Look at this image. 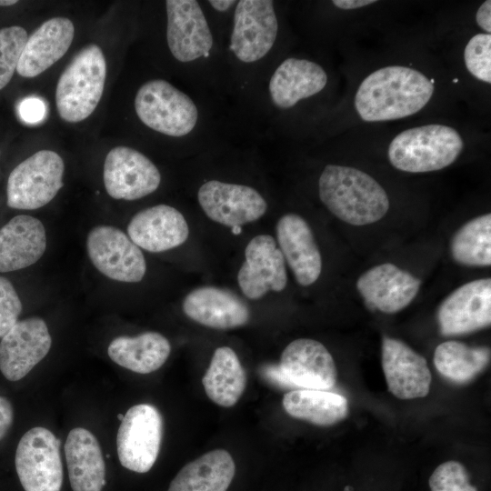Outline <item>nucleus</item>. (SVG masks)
<instances>
[{
  "label": "nucleus",
  "mask_w": 491,
  "mask_h": 491,
  "mask_svg": "<svg viewBox=\"0 0 491 491\" xmlns=\"http://www.w3.org/2000/svg\"><path fill=\"white\" fill-rule=\"evenodd\" d=\"M434 79L416 69L388 65L368 75L355 95V108L366 122L396 120L416 114L434 94Z\"/></svg>",
  "instance_id": "f257e3e1"
},
{
  "label": "nucleus",
  "mask_w": 491,
  "mask_h": 491,
  "mask_svg": "<svg viewBox=\"0 0 491 491\" xmlns=\"http://www.w3.org/2000/svg\"><path fill=\"white\" fill-rule=\"evenodd\" d=\"M318 193L334 215L353 225L376 223L389 208L387 194L376 180L351 166L327 165L318 180Z\"/></svg>",
  "instance_id": "f03ea898"
},
{
  "label": "nucleus",
  "mask_w": 491,
  "mask_h": 491,
  "mask_svg": "<svg viewBox=\"0 0 491 491\" xmlns=\"http://www.w3.org/2000/svg\"><path fill=\"white\" fill-rule=\"evenodd\" d=\"M463 148L464 141L455 128L431 124L399 133L391 141L387 155L398 170L425 173L450 165Z\"/></svg>",
  "instance_id": "7ed1b4c3"
},
{
  "label": "nucleus",
  "mask_w": 491,
  "mask_h": 491,
  "mask_svg": "<svg viewBox=\"0 0 491 491\" xmlns=\"http://www.w3.org/2000/svg\"><path fill=\"white\" fill-rule=\"evenodd\" d=\"M106 63L101 48L94 44L82 48L60 75L55 103L62 119L77 123L96 108L105 87Z\"/></svg>",
  "instance_id": "20e7f679"
},
{
  "label": "nucleus",
  "mask_w": 491,
  "mask_h": 491,
  "mask_svg": "<svg viewBox=\"0 0 491 491\" xmlns=\"http://www.w3.org/2000/svg\"><path fill=\"white\" fill-rule=\"evenodd\" d=\"M135 109L146 126L173 137L190 134L198 120L192 98L163 79H153L140 86Z\"/></svg>",
  "instance_id": "39448f33"
},
{
  "label": "nucleus",
  "mask_w": 491,
  "mask_h": 491,
  "mask_svg": "<svg viewBox=\"0 0 491 491\" xmlns=\"http://www.w3.org/2000/svg\"><path fill=\"white\" fill-rule=\"evenodd\" d=\"M65 164L52 150H40L10 173L7 180V205L34 210L47 205L63 187Z\"/></svg>",
  "instance_id": "423d86ee"
},
{
  "label": "nucleus",
  "mask_w": 491,
  "mask_h": 491,
  "mask_svg": "<svg viewBox=\"0 0 491 491\" xmlns=\"http://www.w3.org/2000/svg\"><path fill=\"white\" fill-rule=\"evenodd\" d=\"M163 437V418L149 404L130 407L118 428L117 455L121 465L136 473L148 472L156 461Z\"/></svg>",
  "instance_id": "0eeeda50"
},
{
  "label": "nucleus",
  "mask_w": 491,
  "mask_h": 491,
  "mask_svg": "<svg viewBox=\"0 0 491 491\" xmlns=\"http://www.w3.org/2000/svg\"><path fill=\"white\" fill-rule=\"evenodd\" d=\"M60 441L47 428L36 426L20 439L15 469L25 491H60L63 466Z\"/></svg>",
  "instance_id": "6e6552de"
},
{
  "label": "nucleus",
  "mask_w": 491,
  "mask_h": 491,
  "mask_svg": "<svg viewBox=\"0 0 491 491\" xmlns=\"http://www.w3.org/2000/svg\"><path fill=\"white\" fill-rule=\"evenodd\" d=\"M86 251L94 266L112 280L137 283L145 275L146 263L141 249L115 226L93 227L86 237Z\"/></svg>",
  "instance_id": "1a4fd4ad"
},
{
  "label": "nucleus",
  "mask_w": 491,
  "mask_h": 491,
  "mask_svg": "<svg viewBox=\"0 0 491 491\" xmlns=\"http://www.w3.org/2000/svg\"><path fill=\"white\" fill-rule=\"evenodd\" d=\"M278 22L271 0H240L234 13L230 49L243 63H254L272 49Z\"/></svg>",
  "instance_id": "9d476101"
},
{
  "label": "nucleus",
  "mask_w": 491,
  "mask_h": 491,
  "mask_svg": "<svg viewBox=\"0 0 491 491\" xmlns=\"http://www.w3.org/2000/svg\"><path fill=\"white\" fill-rule=\"evenodd\" d=\"M197 200L207 217L231 228L258 220L267 209L266 201L255 188L218 180L204 183Z\"/></svg>",
  "instance_id": "9b49d317"
},
{
  "label": "nucleus",
  "mask_w": 491,
  "mask_h": 491,
  "mask_svg": "<svg viewBox=\"0 0 491 491\" xmlns=\"http://www.w3.org/2000/svg\"><path fill=\"white\" fill-rule=\"evenodd\" d=\"M104 185L115 199H140L155 192L161 182L155 165L144 154L128 146H116L105 156Z\"/></svg>",
  "instance_id": "f8f14e48"
},
{
  "label": "nucleus",
  "mask_w": 491,
  "mask_h": 491,
  "mask_svg": "<svg viewBox=\"0 0 491 491\" xmlns=\"http://www.w3.org/2000/svg\"><path fill=\"white\" fill-rule=\"evenodd\" d=\"M442 335L460 336L478 331L491 323V280L477 279L453 291L437 310Z\"/></svg>",
  "instance_id": "ddd939ff"
},
{
  "label": "nucleus",
  "mask_w": 491,
  "mask_h": 491,
  "mask_svg": "<svg viewBox=\"0 0 491 491\" xmlns=\"http://www.w3.org/2000/svg\"><path fill=\"white\" fill-rule=\"evenodd\" d=\"M166 40L173 56L183 63L206 57L214 39L205 14L197 1H165Z\"/></svg>",
  "instance_id": "4468645a"
},
{
  "label": "nucleus",
  "mask_w": 491,
  "mask_h": 491,
  "mask_svg": "<svg viewBox=\"0 0 491 491\" xmlns=\"http://www.w3.org/2000/svg\"><path fill=\"white\" fill-rule=\"evenodd\" d=\"M237 283L242 293L252 300L263 297L268 291L285 289L287 283L285 258L272 235H258L248 242Z\"/></svg>",
  "instance_id": "2eb2a0df"
},
{
  "label": "nucleus",
  "mask_w": 491,
  "mask_h": 491,
  "mask_svg": "<svg viewBox=\"0 0 491 491\" xmlns=\"http://www.w3.org/2000/svg\"><path fill=\"white\" fill-rule=\"evenodd\" d=\"M52 338L46 323L29 317L17 323L0 342V371L10 381L25 377L49 352Z\"/></svg>",
  "instance_id": "dca6fc26"
},
{
  "label": "nucleus",
  "mask_w": 491,
  "mask_h": 491,
  "mask_svg": "<svg viewBox=\"0 0 491 491\" xmlns=\"http://www.w3.org/2000/svg\"><path fill=\"white\" fill-rule=\"evenodd\" d=\"M279 367L294 387L329 390L336 383L335 361L320 342L299 338L282 352Z\"/></svg>",
  "instance_id": "f3484780"
},
{
  "label": "nucleus",
  "mask_w": 491,
  "mask_h": 491,
  "mask_svg": "<svg viewBox=\"0 0 491 491\" xmlns=\"http://www.w3.org/2000/svg\"><path fill=\"white\" fill-rule=\"evenodd\" d=\"M382 367L388 390L399 399L425 397L432 375L425 357L404 342L384 336Z\"/></svg>",
  "instance_id": "a211bd4d"
},
{
  "label": "nucleus",
  "mask_w": 491,
  "mask_h": 491,
  "mask_svg": "<svg viewBox=\"0 0 491 491\" xmlns=\"http://www.w3.org/2000/svg\"><path fill=\"white\" fill-rule=\"evenodd\" d=\"M420 286V279L390 263L368 269L356 282L366 305L386 314L406 307L416 297Z\"/></svg>",
  "instance_id": "6ab92c4d"
},
{
  "label": "nucleus",
  "mask_w": 491,
  "mask_h": 491,
  "mask_svg": "<svg viewBox=\"0 0 491 491\" xmlns=\"http://www.w3.org/2000/svg\"><path fill=\"white\" fill-rule=\"evenodd\" d=\"M127 234L139 248L159 253L184 244L189 227L176 208L161 204L137 212L127 225Z\"/></svg>",
  "instance_id": "aec40b11"
},
{
  "label": "nucleus",
  "mask_w": 491,
  "mask_h": 491,
  "mask_svg": "<svg viewBox=\"0 0 491 491\" xmlns=\"http://www.w3.org/2000/svg\"><path fill=\"white\" fill-rule=\"evenodd\" d=\"M276 238L297 283L314 284L322 271V257L306 221L293 213L282 215L276 224Z\"/></svg>",
  "instance_id": "412c9836"
},
{
  "label": "nucleus",
  "mask_w": 491,
  "mask_h": 491,
  "mask_svg": "<svg viewBox=\"0 0 491 491\" xmlns=\"http://www.w3.org/2000/svg\"><path fill=\"white\" fill-rule=\"evenodd\" d=\"M185 315L195 322L219 330L247 324L250 311L233 292L215 286H201L188 293L182 304Z\"/></svg>",
  "instance_id": "4be33fe9"
},
{
  "label": "nucleus",
  "mask_w": 491,
  "mask_h": 491,
  "mask_svg": "<svg viewBox=\"0 0 491 491\" xmlns=\"http://www.w3.org/2000/svg\"><path fill=\"white\" fill-rule=\"evenodd\" d=\"M43 223L28 215H18L0 229V273L13 272L36 263L46 249Z\"/></svg>",
  "instance_id": "5701e85b"
},
{
  "label": "nucleus",
  "mask_w": 491,
  "mask_h": 491,
  "mask_svg": "<svg viewBox=\"0 0 491 491\" xmlns=\"http://www.w3.org/2000/svg\"><path fill=\"white\" fill-rule=\"evenodd\" d=\"M75 26L66 17H53L43 23L28 38L16 71L26 78L42 74L67 52Z\"/></svg>",
  "instance_id": "b1692460"
},
{
  "label": "nucleus",
  "mask_w": 491,
  "mask_h": 491,
  "mask_svg": "<svg viewBox=\"0 0 491 491\" xmlns=\"http://www.w3.org/2000/svg\"><path fill=\"white\" fill-rule=\"evenodd\" d=\"M326 84L327 75L321 65L307 59L289 57L273 73L268 91L275 106L288 109L321 92Z\"/></svg>",
  "instance_id": "393cba45"
},
{
  "label": "nucleus",
  "mask_w": 491,
  "mask_h": 491,
  "mask_svg": "<svg viewBox=\"0 0 491 491\" xmlns=\"http://www.w3.org/2000/svg\"><path fill=\"white\" fill-rule=\"evenodd\" d=\"M64 450L73 491H102L105 465L95 436L85 428H73Z\"/></svg>",
  "instance_id": "a878e982"
},
{
  "label": "nucleus",
  "mask_w": 491,
  "mask_h": 491,
  "mask_svg": "<svg viewBox=\"0 0 491 491\" xmlns=\"http://www.w3.org/2000/svg\"><path fill=\"white\" fill-rule=\"evenodd\" d=\"M235 472L232 456L225 449H215L184 466L167 491H226Z\"/></svg>",
  "instance_id": "bb28decb"
},
{
  "label": "nucleus",
  "mask_w": 491,
  "mask_h": 491,
  "mask_svg": "<svg viewBox=\"0 0 491 491\" xmlns=\"http://www.w3.org/2000/svg\"><path fill=\"white\" fill-rule=\"evenodd\" d=\"M171 352L169 341L160 333L145 332L135 336L114 338L107 354L118 366L138 374H149L159 369Z\"/></svg>",
  "instance_id": "cd10ccee"
},
{
  "label": "nucleus",
  "mask_w": 491,
  "mask_h": 491,
  "mask_svg": "<svg viewBox=\"0 0 491 491\" xmlns=\"http://www.w3.org/2000/svg\"><path fill=\"white\" fill-rule=\"evenodd\" d=\"M202 384L206 396L218 406L231 407L238 402L246 389V375L232 348L215 350Z\"/></svg>",
  "instance_id": "c85d7f7f"
},
{
  "label": "nucleus",
  "mask_w": 491,
  "mask_h": 491,
  "mask_svg": "<svg viewBox=\"0 0 491 491\" xmlns=\"http://www.w3.org/2000/svg\"><path fill=\"white\" fill-rule=\"evenodd\" d=\"M282 404L289 416L319 426L337 424L349 413L346 398L328 390H292L284 395Z\"/></svg>",
  "instance_id": "c756f323"
},
{
  "label": "nucleus",
  "mask_w": 491,
  "mask_h": 491,
  "mask_svg": "<svg viewBox=\"0 0 491 491\" xmlns=\"http://www.w3.org/2000/svg\"><path fill=\"white\" fill-rule=\"evenodd\" d=\"M489 360V348L472 347L458 341L441 343L434 354L436 370L444 377L456 384L473 380L488 366Z\"/></svg>",
  "instance_id": "7c9ffc66"
},
{
  "label": "nucleus",
  "mask_w": 491,
  "mask_h": 491,
  "mask_svg": "<svg viewBox=\"0 0 491 491\" xmlns=\"http://www.w3.org/2000/svg\"><path fill=\"white\" fill-rule=\"evenodd\" d=\"M452 257L467 266L491 265V215L476 216L463 225L450 242Z\"/></svg>",
  "instance_id": "2f4dec72"
},
{
  "label": "nucleus",
  "mask_w": 491,
  "mask_h": 491,
  "mask_svg": "<svg viewBox=\"0 0 491 491\" xmlns=\"http://www.w3.org/2000/svg\"><path fill=\"white\" fill-rule=\"evenodd\" d=\"M26 31L18 25L0 29V90L11 80L27 41Z\"/></svg>",
  "instance_id": "473e14b6"
},
{
  "label": "nucleus",
  "mask_w": 491,
  "mask_h": 491,
  "mask_svg": "<svg viewBox=\"0 0 491 491\" xmlns=\"http://www.w3.org/2000/svg\"><path fill=\"white\" fill-rule=\"evenodd\" d=\"M465 65L476 79L491 83V35L477 34L467 42L464 50Z\"/></svg>",
  "instance_id": "72a5a7b5"
},
{
  "label": "nucleus",
  "mask_w": 491,
  "mask_h": 491,
  "mask_svg": "<svg viewBox=\"0 0 491 491\" xmlns=\"http://www.w3.org/2000/svg\"><path fill=\"white\" fill-rule=\"evenodd\" d=\"M430 491H477L470 484L466 467L457 461L439 465L428 480Z\"/></svg>",
  "instance_id": "f704fd0d"
},
{
  "label": "nucleus",
  "mask_w": 491,
  "mask_h": 491,
  "mask_svg": "<svg viewBox=\"0 0 491 491\" xmlns=\"http://www.w3.org/2000/svg\"><path fill=\"white\" fill-rule=\"evenodd\" d=\"M22 303L12 283L0 276V338L17 323Z\"/></svg>",
  "instance_id": "c9c22d12"
},
{
  "label": "nucleus",
  "mask_w": 491,
  "mask_h": 491,
  "mask_svg": "<svg viewBox=\"0 0 491 491\" xmlns=\"http://www.w3.org/2000/svg\"><path fill=\"white\" fill-rule=\"evenodd\" d=\"M17 109L20 118L28 124H36L42 121L46 114L45 102L35 96L23 99L19 103Z\"/></svg>",
  "instance_id": "e433bc0d"
},
{
  "label": "nucleus",
  "mask_w": 491,
  "mask_h": 491,
  "mask_svg": "<svg viewBox=\"0 0 491 491\" xmlns=\"http://www.w3.org/2000/svg\"><path fill=\"white\" fill-rule=\"evenodd\" d=\"M263 376L273 385L282 388H293V385L287 380L279 367V365L266 366L262 369Z\"/></svg>",
  "instance_id": "4c0bfd02"
},
{
  "label": "nucleus",
  "mask_w": 491,
  "mask_h": 491,
  "mask_svg": "<svg viewBox=\"0 0 491 491\" xmlns=\"http://www.w3.org/2000/svg\"><path fill=\"white\" fill-rule=\"evenodd\" d=\"M14 411L11 403L4 396H0V440L6 435L12 426Z\"/></svg>",
  "instance_id": "58836bf2"
},
{
  "label": "nucleus",
  "mask_w": 491,
  "mask_h": 491,
  "mask_svg": "<svg viewBox=\"0 0 491 491\" xmlns=\"http://www.w3.org/2000/svg\"><path fill=\"white\" fill-rule=\"evenodd\" d=\"M476 21L479 27H481L486 34L491 32V1H485L477 9L476 15Z\"/></svg>",
  "instance_id": "ea45409f"
},
{
  "label": "nucleus",
  "mask_w": 491,
  "mask_h": 491,
  "mask_svg": "<svg viewBox=\"0 0 491 491\" xmlns=\"http://www.w3.org/2000/svg\"><path fill=\"white\" fill-rule=\"evenodd\" d=\"M335 6L343 10H352L361 8L376 3L374 0H334Z\"/></svg>",
  "instance_id": "a19ab883"
},
{
  "label": "nucleus",
  "mask_w": 491,
  "mask_h": 491,
  "mask_svg": "<svg viewBox=\"0 0 491 491\" xmlns=\"http://www.w3.org/2000/svg\"><path fill=\"white\" fill-rule=\"evenodd\" d=\"M208 3L215 10L225 12L237 2L234 0H210Z\"/></svg>",
  "instance_id": "79ce46f5"
},
{
  "label": "nucleus",
  "mask_w": 491,
  "mask_h": 491,
  "mask_svg": "<svg viewBox=\"0 0 491 491\" xmlns=\"http://www.w3.org/2000/svg\"><path fill=\"white\" fill-rule=\"evenodd\" d=\"M16 0H2L0 1V6H9L16 4Z\"/></svg>",
  "instance_id": "37998d69"
},
{
  "label": "nucleus",
  "mask_w": 491,
  "mask_h": 491,
  "mask_svg": "<svg viewBox=\"0 0 491 491\" xmlns=\"http://www.w3.org/2000/svg\"><path fill=\"white\" fill-rule=\"evenodd\" d=\"M242 232L241 226H234L232 227V233L235 235H238Z\"/></svg>",
  "instance_id": "c03bdc74"
},
{
  "label": "nucleus",
  "mask_w": 491,
  "mask_h": 491,
  "mask_svg": "<svg viewBox=\"0 0 491 491\" xmlns=\"http://www.w3.org/2000/svg\"><path fill=\"white\" fill-rule=\"evenodd\" d=\"M124 416H123V415H121V414L117 415V418H118L120 421L123 420Z\"/></svg>",
  "instance_id": "a18cd8bd"
},
{
  "label": "nucleus",
  "mask_w": 491,
  "mask_h": 491,
  "mask_svg": "<svg viewBox=\"0 0 491 491\" xmlns=\"http://www.w3.org/2000/svg\"><path fill=\"white\" fill-rule=\"evenodd\" d=\"M352 490H353V488L351 486H346L345 488V491H352Z\"/></svg>",
  "instance_id": "49530a36"
}]
</instances>
